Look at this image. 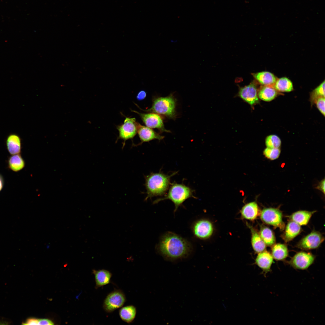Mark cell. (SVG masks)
<instances>
[{"label":"cell","instance_id":"6da1fadb","mask_svg":"<svg viewBox=\"0 0 325 325\" xmlns=\"http://www.w3.org/2000/svg\"><path fill=\"white\" fill-rule=\"evenodd\" d=\"M157 249L166 259L175 261L188 256L191 247L185 239L175 233L168 232L161 237Z\"/></svg>","mask_w":325,"mask_h":325},{"label":"cell","instance_id":"7a4b0ae2","mask_svg":"<svg viewBox=\"0 0 325 325\" xmlns=\"http://www.w3.org/2000/svg\"><path fill=\"white\" fill-rule=\"evenodd\" d=\"M177 172H175L169 175L161 172H152L145 176L144 186L146 190L145 193L147 195L145 200L148 199H151L153 197L165 195L170 185L171 178Z\"/></svg>","mask_w":325,"mask_h":325},{"label":"cell","instance_id":"3957f363","mask_svg":"<svg viewBox=\"0 0 325 325\" xmlns=\"http://www.w3.org/2000/svg\"><path fill=\"white\" fill-rule=\"evenodd\" d=\"M194 192L192 189L183 184L173 182L171 184L168 193L164 197L157 199L153 202V204L166 200H170L175 205V212L186 200L191 197L196 198L193 195Z\"/></svg>","mask_w":325,"mask_h":325},{"label":"cell","instance_id":"277c9868","mask_svg":"<svg viewBox=\"0 0 325 325\" xmlns=\"http://www.w3.org/2000/svg\"><path fill=\"white\" fill-rule=\"evenodd\" d=\"M176 99L170 94L165 97H158L153 99L152 107L144 110L163 116L168 118L174 119L176 116Z\"/></svg>","mask_w":325,"mask_h":325},{"label":"cell","instance_id":"5b68a950","mask_svg":"<svg viewBox=\"0 0 325 325\" xmlns=\"http://www.w3.org/2000/svg\"><path fill=\"white\" fill-rule=\"evenodd\" d=\"M281 212L277 208H265L261 212L260 218L265 223L284 230L285 224L282 219Z\"/></svg>","mask_w":325,"mask_h":325},{"label":"cell","instance_id":"8992f818","mask_svg":"<svg viewBox=\"0 0 325 325\" xmlns=\"http://www.w3.org/2000/svg\"><path fill=\"white\" fill-rule=\"evenodd\" d=\"M126 301L124 293L119 289L115 290L109 293L104 300L103 308L107 313H111L121 308Z\"/></svg>","mask_w":325,"mask_h":325},{"label":"cell","instance_id":"52a82bcc","mask_svg":"<svg viewBox=\"0 0 325 325\" xmlns=\"http://www.w3.org/2000/svg\"><path fill=\"white\" fill-rule=\"evenodd\" d=\"M137 122L135 119L126 117L123 123L117 127L119 136L117 139H121L124 140L123 147L125 141L133 138L137 132Z\"/></svg>","mask_w":325,"mask_h":325},{"label":"cell","instance_id":"ba28073f","mask_svg":"<svg viewBox=\"0 0 325 325\" xmlns=\"http://www.w3.org/2000/svg\"><path fill=\"white\" fill-rule=\"evenodd\" d=\"M133 111L138 114L146 126L151 128H157L161 132H170L164 126L163 120L161 115L153 113H141L136 111Z\"/></svg>","mask_w":325,"mask_h":325},{"label":"cell","instance_id":"9c48e42d","mask_svg":"<svg viewBox=\"0 0 325 325\" xmlns=\"http://www.w3.org/2000/svg\"><path fill=\"white\" fill-rule=\"evenodd\" d=\"M315 256L309 252H300L297 253L289 262L290 265L296 269L304 270L308 268L313 263Z\"/></svg>","mask_w":325,"mask_h":325},{"label":"cell","instance_id":"30bf717a","mask_svg":"<svg viewBox=\"0 0 325 325\" xmlns=\"http://www.w3.org/2000/svg\"><path fill=\"white\" fill-rule=\"evenodd\" d=\"M324 239L319 232L313 231L302 238L297 245L298 248L304 250H309L318 247Z\"/></svg>","mask_w":325,"mask_h":325},{"label":"cell","instance_id":"8fae6325","mask_svg":"<svg viewBox=\"0 0 325 325\" xmlns=\"http://www.w3.org/2000/svg\"><path fill=\"white\" fill-rule=\"evenodd\" d=\"M195 236L201 239H206L212 234L213 227L210 222L206 220H201L195 222L192 228Z\"/></svg>","mask_w":325,"mask_h":325},{"label":"cell","instance_id":"7c38bea8","mask_svg":"<svg viewBox=\"0 0 325 325\" xmlns=\"http://www.w3.org/2000/svg\"><path fill=\"white\" fill-rule=\"evenodd\" d=\"M239 96L251 105L257 103L258 99L256 85L254 82L241 88L239 93Z\"/></svg>","mask_w":325,"mask_h":325},{"label":"cell","instance_id":"4fadbf2b","mask_svg":"<svg viewBox=\"0 0 325 325\" xmlns=\"http://www.w3.org/2000/svg\"><path fill=\"white\" fill-rule=\"evenodd\" d=\"M137 132L141 143L138 145L142 143L148 142L152 140L157 139L159 140L163 139L164 137L160 135L151 128L147 126L142 125L137 122Z\"/></svg>","mask_w":325,"mask_h":325},{"label":"cell","instance_id":"5bb4252c","mask_svg":"<svg viewBox=\"0 0 325 325\" xmlns=\"http://www.w3.org/2000/svg\"><path fill=\"white\" fill-rule=\"evenodd\" d=\"M7 150L11 155L20 154L22 148L21 139L20 136L15 133L10 134L6 139Z\"/></svg>","mask_w":325,"mask_h":325},{"label":"cell","instance_id":"9a60e30c","mask_svg":"<svg viewBox=\"0 0 325 325\" xmlns=\"http://www.w3.org/2000/svg\"><path fill=\"white\" fill-rule=\"evenodd\" d=\"M272 255L266 251H264L258 253L255 262L256 264L263 272L267 273L270 271L273 261Z\"/></svg>","mask_w":325,"mask_h":325},{"label":"cell","instance_id":"2e32d148","mask_svg":"<svg viewBox=\"0 0 325 325\" xmlns=\"http://www.w3.org/2000/svg\"><path fill=\"white\" fill-rule=\"evenodd\" d=\"M301 231V228L300 225L291 221L287 223L281 237L285 242H289L297 236Z\"/></svg>","mask_w":325,"mask_h":325},{"label":"cell","instance_id":"e0dca14e","mask_svg":"<svg viewBox=\"0 0 325 325\" xmlns=\"http://www.w3.org/2000/svg\"><path fill=\"white\" fill-rule=\"evenodd\" d=\"M241 213L244 218L250 220L255 219L259 214L257 204L255 202H252L246 204L242 208Z\"/></svg>","mask_w":325,"mask_h":325},{"label":"cell","instance_id":"ac0fdd59","mask_svg":"<svg viewBox=\"0 0 325 325\" xmlns=\"http://www.w3.org/2000/svg\"><path fill=\"white\" fill-rule=\"evenodd\" d=\"M94 275L96 289L110 283L112 274L109 271L102 269L93 270Z\"/></svg>","mask_w":325,"mask_h":325},{"label":"cell","instance_id":"d6986e66","mask_svg":"<svg viewBox=\"0 0 325 325\" xmlns=\"http://www.w3.org/2000/svg\"><path fill=\"white\" fill-rule=\"evenodd\" d=\"M252 75L259 83L264 85L274 86L277 79L273 74L268 71L253 73Z\"/></svg>","mask_w":325,"mask_h":325},{"label":"cell","instance_id":"ffe728a7","mask_svg":"<svg viewBox=\"0 0 325 325\" xmlns=\"http://www.w3.org/2000/svg\"><path fill=\"white\" fill-rule=\"evenodd\" d=\"M316 211H308L301 210L293 213L289 216L291 221L297 223L300 225H306L308 222L312 215Z\"/></svg>","mask_w":325,"mask_h":325},{"label":"cell","instance_id":"44dd1931","mask_svg":"<svg viewBox=\"0 0 325 325\" xmlns=\"http://www.w3.org/2000/svg\"><path fill=\"white\" fill-rule=\"evenodd\" d=\"M249 226L252 233L251 243L253 249L255 252L258 253L265 251L266 245L260 234L253 228Z\"/></svg>","mask_w":325,"mask_h":325},{"label":"cell","instance_id":"7402d4cb","mask_svg":"<svg viewBox=\"0 0 325 325\" xmlns=\"http://www.w3.org/2000/svg\"><path fill=\"white\" fill-rule=\"evenodd\" d=\"M8 164L10 169L17 172L24 168L25 162L20 154H18L10 156L8 160Z\"/></svg>","mask_w":325,"mask_h":325},{"label":"cell","instance_id":"603a6c76","mask_svg":"<svg viewBox=\"0 0 325 325\" xmlns=\"http://www.w3.org/2000/svg\"><path fill=\"white\" fill-rule=\"evenodd\" d=\"M136 314V308L132 305L122 307L119 311V314L121 319L128 323H132L134 320Z\"/></svg>","mask_w":325,"mask_h":325},{"label":"cell","instance_id":"cb8c5ba5","mask_svg":"<svg viewBox=\"0 0 325 325\" xmlns=\"http://www.w3.org/2000/svg\"><path fill=\"white\" fill-rule=\"evenodd\" d=\"M272 255L276 260L285 259L288 256V251L287 246L280 243L274 244L271 249Z\"/></svg>","mask_w":325,"mask_h":325},{"label":"cell","instance_id":"d4e9b609","mask_svg":"<svg viewBox=\"0 0 325 325\" xmlns=\"http://www.w3.org/2000/svg\"><path fill=\"white\" fill-rule=\"evenodd\" d=\"M272 86L264 85L260 89L258 96L261 100L266 101L273 100L277 94V91Z\"/></svg>","mask_w":325,"mask_h":325},{"label":"cell","instance_id":"484cf974","mask_svg":"<svg viewBox=\"0 0 325 325\" xmlns=\"http://www.w3.org/2000/svg\"><path fill=\"white\" fill-rule=\"evenodd\" d=\"M274 86L277 91L282 92H290L293 89L292 82L285 77L277 79Z\"/></svg>","mask_w":325,"mask_h":325},{"label":"cell","instance_id":"4316f807","mask_svg":"<svg viewBox=\"0 0 325 325\" xmlns=\"http://www.w3.org/2000/svg\"><path fill=\"white\" fill-rule=\"evenodd\" d=\"M260 235L265 245L268 246H272L276 242L275 237L272 231L265 226L261 228Z\"/></svg>","mask_w":325,"mask_h":325},{"label":"cell","instance_id":"83f0119b","mask_svg":"<svg viewBox=\"0 0 325 325\" xmlns=\"http://www.w3.org/2000/svg\"><path fill=\"white\" fill-rule=\"evenodd\" d=\"M265 144L267 147L279 148L281 145V141L277 136L271 135L268 136L266 138Z\"/></svg>","mask_w":325,"mask_h":325},{"label":"cell","instance_id":"f1b7e54d","mask_svg":"<svg viewBox=\"0 0 325 325\" xmlns=\"http://www.w3.org/2000/svg\"><path fill=\"white\" fill-rule=\"evenodd\" d=\"M320 97L325 98L324 80L313 91L311 94V99L313 102Z\"/></svg>","mask_w":325,"mask_h":325},{"label":"cell","instance_id":"f546056e","mask_svg":"<svg viewBox=\"0 0 325 325\" xmlns=\"http://www.w3.org/2000/svg\"><path fill=\"white\" fill-rule=\"evenodd\" d=\"M281 152L279 148L267 147L263 152V154L267 159L274 160L278 158Z\"/></svg>","mask_w":325,"mask_h":325},{"label":"cell","instance_id":"4dcf8cb0","mask_svg":"<svg viewBox=\"0 0 325 325\" xmlns=\"http://www.w3.org/2000/svg\"><path fill=\"white\" fill-rule=\"evenodd\" d=\"M325 98L320 97L315 101L317 107L321 113L325 116Z\"/></svg>","mask_w":325,"mask_h":325},{"label":"cell","instance_id":"1f68e13d","mask_svg":"<svg viewBox=\"0 0 325 325\" xmlns=\"http://www.w3.org/2000/svg\"><path fill=\"white\" fill-rule=\"evenodd\" d=\"M39 319L35 318H30L27 319L23 323L25 325H38Z\"/></svg>","mask_w":325,"mask_h":325},{"label":"cell","instance_id":"d6a6232c","mask_svg":"<svg viewBox=\"0 0 325 325\" xmlns=\"http://www.w3.org/2000/svg\"><path fill=\"white\" fill-rule=\"evenodd\" d=\"M53 324H54L53 322L50 320L47 319H39L38 325H51Z\"/></svg>","mask_w":325,"mask_h":325},{"label":"cell","instance_id":"836d02e7","mask_svg":"<svg viewBox=\"0 0 325 325\" xmlns=\"http://www.w3.org/2000/svg\"><path fill=\"white\" fill-rule=\"evenodd\" d=\"M316 188L325 194V179L321 180L318 185L316 187Z\"/></svg>","mask_w":325,"mask_h":325},{"label":"cell","instance_id":"e575fe53","mask_svg":"<svg viewBox=\"0 0 325 325\" xmlns=\"http://www.w3.org/2000/svg\"><path fill=\"white\" fill-rule=\"evenodd\" d=\"M146 96V93L145 91H141L138 94L137 96V98L138 100H142L144 99Z\"/></svg>","mask_w":325,"mask_h":325},{"label":"cell","instance_id":"d590c367","mask_svg":"<svg viewBox=\"0 0 325 325\" xmlns=\"http://www.w3.org/2000/svg\"><path fill=\"white\" fill-rule=\"evenodd\" d=\"M4 184V178L2 175L0 174V192L3 189Z\"/></svg>","mask_w":325,"mask_h":325}]
</instances>
